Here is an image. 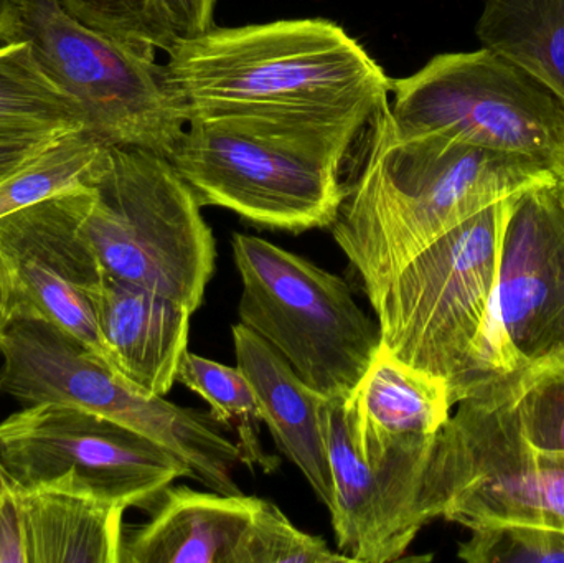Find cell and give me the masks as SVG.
<instances>
[{
    "label": "cell",
    "mask_w": 564,
    "mask_h": 563,
    "mask_svg": "<svg viewBox=\"0 0 564 563\" xmlns=\"http://www.w3.org/2000/svg\"><path fill=\"white\" fill-rule=\"evenodd\" d=\"M73 19L135 48L169 53L178 42L158 0H56Z\"/></svg>",
    "instance_id": "obj_23"
},
{
    "label": "cell",
    "mask_w": 564,
    "mask_h": 563,
    "mask_svg": "<svg viewBox=\"0 0 564 563\" xmlns=\"http://www.w3.org/2000/svg\"><path fill=\"white\" fill-rule=\"evenodd\" d=\"M0 563H30L29 535L13 478L0 506Z\"/></svg>",
    "instance_id": "obj_26"
},
{
    "label": "cell",
    "mask_w": 564,
    "mask_h": 563,
    "mask_svg": "<svg viewBox=\"0 0 564 563\" xmlns=\"http://www.w3.org/2000/svg\"><path fill=\"white\" fill-rule=\"evenodd\" d=\"M0 462L23 488L65 478L122 508L152 509L185 463L148 436L86 410L25 405L0 423Z\"/></svg>",
    "instance_id": "obj_10"
},
{
    "label": "cell",
    "mask_w": 564,
    "mask_h": 563,
    "mask_svg": "<svg viewBox=\"0 0 564 563\" xmlns=\"http://www.w3.org/2000/svg\"><path fill=\"white\" fill-rule=\"evenodd\" d=\"M177 40L194 39L214 26L215 0H158Z\"/></svg>",
    "instance_id": "obj_27"
},
{
    "label": "cell",
    "mask_w": 564,
    "mask_h": 563,
    "mask_svg": "<svg viewBox=\"0 0 564 563\" xmlns=\"http://www.w3.org/2000/svg\"><path fill=\"white\" fill-rule=\"evenodd\" d=\"M167 55L188 119L238 109L377 112L393 86L357 40L324 19L212 26Z\"/></svg>",
    "instance_id": "obj_4"
},
{
    "label": "cell",
    "mask_w": 564,
    "mask_h": 563,
    "mask_svg": "<svg viewBox=\"0 0 564 563\" xmlns=\"http://www.w3.org/2000/svg\"><path fill=\"white\" fill-rule=\"evenodd\" d=\"M96 321L111 369L145 396H165L188 350L192 311L149 288L105 274Z\"/></svg>",
    "instance_id": "obj_14"
},
{
    "label": "cell",
    "mask_w": 564,
    "mask_h": 563,
    "mask_svg": "<svg viewBox=\"0 0 564 563\" xmlns=\"http://www.w3.org/2000/svg\"><path fill=\"white\" fill-rule=\"evenodd\" d=\"M476 35L564 106V0H484Z\"/></svg>",
    "instance_id": "obj_18"
},
{
    "label": "cell",
    "mask_w": 564,
    "mask_h": 563,
    "mask_svg": "<svg viewBox=\"0 0 564 563\" xmlns=\"http://www.w3.org/2000/svg\"><path fill=\"white\" fill-rule=\"evenodd\" d=\"M111 145L88 131L53 139L35 158L0 181V218L65 192L88 187Z\"/></svg>",
    "instance_id": "obj_21"
},
{
    "label": "cell",
    "mask_w": 564,
    "mask_h": 563,
    "mask_svg": "<svg viewBox=\"0 0 564 563\" xmlns=\"http://www.w3.org/2000/svg\"><path fill=\"white\" fill-rule=\"evenodd\" d=\"M516 197L431 241L370 301L381 347L443 383L453 407L486 386L484 336Z\"/></svg>",
    "instance_id": "obj_5"
},
{
    "label": "cell",
    "mask_w": 564,
    "mask_h": 563,
    "mask_svg": "<svg viewBox=\"0 0 564 563\" xmlns=\"http://www.w3.org/2000/svg\"><path fill=\"white\" fill-rule=\"evenodd\" d=\"M325 440L338 552L351 562L400 561L426 526L420 495L436 436L365 425L341 397L325 403Z\"/></svg>",
    "instance_id": "obj_11"
},
{
    "label": "cell",
    "mask_w": 564,
    "mask_h": 563,
    "mask_svg": "<svg viewBox=\"0 0 564 563\" xmlns=\"http://www.w3.org/2000/svg\"><path fill=\"white\" fill-rule=\"evenodd\" d=\"M23 40L43 72L75 99L85 131L108 145L171 159L188 106L152 53L73 19L56 0H26Z\"/></svg>",
    "instance_id": "obj_9"
},
{
    "label": "cell",
    "mask_w": 564,
    "mask_h": 563,
    "mask_svg": "<svg viewBox=\"0 0 564 563\" xmlns=\"http://www.w3.org/2000/svg\"><path fill=\"white\" fill-rule=\"evenodd\" d=\"M345 400L365 425L430 439L437 436L453 410L443 383L411 369L383 347Z\"/></svg>",
    "instance_id": "obj_19"
},
{
    "label": "cell",
    "mask_w": 564,
    "mask_h": 563,
    "mask_svg": "<svg viewBox=\"0 0 564 563\" xmlns=\"http://www.w3.org/2000/svg\"><path fill=\"white\" fill-rule=\"evenodd\" d=\"M10 483H12V476L7 473L6 466L0 462V506H2L3 498H6L7 491H9Z\"/></svg>",
    "instance_id": "obj_31"
},
{
    "label": "cell",
    "mask_w": 564,
    "mask_h": 563,
    "mask_svg": "<svg viewBox=\"0 0 564 563\" xmlns=\"http://www.w3.org/2000/svg\"><path fill=\"white\" fill-rule=\"evenodd\" d=\"M231 336L237 366L253 387L261 420L278 450L330 509L334 488L325 440L327 397L308 387L280 353L243 324H235Z\"/></svg>",
    "instance_id": "obj_15"
},
{
    "label": "cell",
    "mask_w": 564,
    "mask_h": 563,
    "mask_svg": "<svg viewBox=\"0 0 564 563\" xmlns=\"http://www.w3.org/2000/svg\"><path fill=\"white\" fill-rule=\"evenodd\" d=\"M177 382L197 393L210 405V412L231 433H237L243 465L260 466L264 473L276 472L280 462L264 452L260 440V405L253 387L240 367L225 366L207 357L187 353L177 369Z\"/></svg>",
    "instance_id": "obj_22"
},
{
    "label": "cell",
    "mask_w": 564,
    "mask_h": 563,
    "mask_svg": "<svg viewBox=\"0 0 564 563\" xmlns=\"http://www.w3.org/2000/svg\"><path fill=\"white\" fill-rule=\"evenodd\" d=\"M555 360H564V205L556 182L513 201L484 336L486 386Z\"/></svg>",
    "instance_id": "obj_12"
},
{
    "label": "cell",
    "mask_w": 564,
    "mask_h": 563,
    "mask_svg": "<svg viewBox=\"0 0 564 563\" xmlns=\"http://www.w3.org/2000/svg\"><path fill=\"white\" fill-rule=\"evenodd\" d=\"M260 498L169 488L126 539L122 563H237Z\"/></svg>",
    "instance_id": "obj_16"
},
{
    "label": "cell",
    "mask_w": 564,
    "mask_h": 563,
    "mask_svg": "<svg viewBox=\"0 0 564 563\" xmlns=\"http://www.w3.org/2000/svg\"><path fill=\"white\" fill-rule=\"evenodd\" d=\"M85 131V116L33 55L26 40L0 45V136L55 139Z\"/></svg>",
    "instance_id": "obj_20"
},
{
    "label": "cell",
    "mask_w": 564,
    "mask_h": 563,
    "mask_svg": "<svg viewBox=\"0 0 564 563\" xmlns=\"http://www.w3.org/2000/svg\"><path fill=\"white\" fill-rule=\"evenodd\" d=\"M26 0H0V42H22Z\"/></svg>",
    "instance_id": "obj_29"
},
{
    "label": "cell",
    "mask_w": 564,
    "mask_h": 563,
    "mask_svg": "<svg viewBox=\"0 0 564 563\" xmlns=\"http://www.w3.org/2000/svg\"><path fill=\"white\" fill-rule=\"evenodd\" d=\"M357 174L345 185L332 237L368 300L451 228L509 197L552 185V169L441 136L400 138L384 102L368 122Z\"/></svg>",
    "instance_id": "obj_2"
},
{
    "label": "cell",
    "mask_w": 564,
    "mask_h": 563,
    "mask_svg": "<svg viewBox=\"0 0 564 563\" xmlns=\"http://www.w3.org/2000/svg\"><path fill=\"white\" fill-rule=\"evenodd\" d=\"M7 324H9V316H7L6 300H3V291L0 286V366H2V340Z\"/></svg>",
    "instance_id": "obj_30"
},
{
    "label": "cell",
    "mask_w": 564,
    "mask_h": 563,
    "mask_svg": "<svg viewBox=\"0 0 564 563\" xmlns=\"http://www.w3.org/2000/svg\"><path fill=\"white\" fill-rule=\"evenodd\" d=\"M351 562L334 552L324 539L295 528L273 502L261 499L253 521L238 549L237 563Z\"/></svg>",
    "instance_id": "obj_24"
},
{
    "label": "cell",
    "mask_w": 564,
    "mask_h": 563,
    "mask_svg": "<svg viewBox=\"0 0 564 563\" xmlns=\"http://www.w3.org/2000/svg\"><path fill=\"white\" fill-rule=\"evenodd\" d=\"M240 323L267 340L312 389L350 396L381 347L380 326L337 274L264 238L235 234Z\"/></svg>",
    "instance_id": "obj_7"
},
{
    "label": "cell",
    "mask_w": 564,
    "mask_h": 563,
    "mask_svg": "<svg viewBox=\"0 0 564 563\" xmlns=\"http://www.w3.org/2000/svg\"><path fill=\"white\" fill-rule=\"evenodd\" d=\"M56 139V138H55ZM53 139L0 136V181L35 158Z\"/></svg>",
    "instance_id": "obj_28"
},
{
    "label": "cell",
    "mask_w": 564,
    "mask_h": 563,
    "mask_svg": "<svg viewBox=\"0 0 564 563\" xmlns=\"http://www.w3.org/2000/svg\"><path fill=\"white\" fill-rule=\"evenodd\" d=\"M82 191L0 218V286L9 321L55 324L108 364L95 311L105 271L79 230Z\"/></svg>",
    "instance_id": "obj_13"
},
{
    "label": "cell",
    "mask_w": 564,
    "mask_h": 563,
    "mask_svg": "<svg viewBox=\"0 0 564 563\" xmlns=\"http://www.w3.org/2000/svg\"><path fill=\"white\" fill-rule=\"evenodd\" d=\"M457 555L470 563L564 562V534L529 528L479 529L460 542Z\"/></svg>",
    "instance_id": "obj_25"
},
{
    "label": "cell",
    "mask_w": 564,
    "mask_h": 563,
    "mask_svg": "<svg viewBox=\"0 0 564 563\" xmlns=\"http://www.w3.org/2000/svg\"><path fill=\"white\" fill-rule=\"evenodd\" d=\"M17 488L30 563H122L126 508L65 478Z\"/></svg>",
    "instance_id": "obj_17"
},
{
    "label": "cell",
    "mask_w": 564,
    "mask_h": 563,
    "mask_svg": "<svg viewBox=\"0 0 564 563\" xmlns=\"http://www.w3.org/2000/svg\"><path fill=\"white\" fill-rule=\"evenodd\" d=\"M556 187H558L560 197H562L564 205V171L558 175V181H556Z\"/></svg>",
    "instance_id": "obj_32"
},
{
    "label": "cell",
    "mask_w": 564,
    "mask_h": 563,
    "mask_svg": "<svg viewBox=\"0 0 564 563\" xmlns=\"http://www.w3.org/2000/svg\"><path fill=\"white\" fill-rule=\"evenodd\" d=\"M375 112L238 109L194 115L171 162L202 207L273 230L330 228L341 169Z\"/></svg>",
    "instance_id": "obj_3"
},
{
    "label": "cell",
    "mask_w": 564,
    "mask_h": 563,
    "mask_svg": "<svg viewBox=\"0 0 564 563\" xmlns=\"http://www.w3.org/2000/svg\"><path fill=\"white\" fill-rule=\"evenodd\" d=\"M79 230L109 277L187 306L204 303L217 245L171 159L111 145L79 198Z\"/></svg>",
    "instance_id": "obj_6"
},
{
    "label": "cell",
    "mask_w": 564,
    "mask_h": 563,
    "mask_svg": "<svg viewBox=\"0 0 564 563\" xmlns=\"http://www.w3.org/2000/svg\"><path fill=\"white\" fill-rule=\"evenodd\" d=\"M390 115L400 138L449 141L564 171V106L487 48L443 53L393 79Z\"/></svg>",
    "instance_id": "obj_8"
},
{
    "label": "cell",
    "mask_w": 564,
    "mask_h": 563,
    "mask_svg": "<svg viewBox=\"0 0 564 563\" xmlns=\"http://www.w3.org/2000/svg\"><path fill=\"white\" fill-rule=\"evenodd\" d=\"M453 409L421 486L424 524L564 534V360L499 377Z\"/></svg>",
    "instance_id": "obj_1"
}]
</instances>
